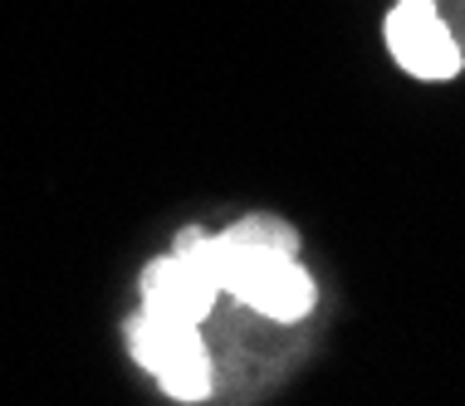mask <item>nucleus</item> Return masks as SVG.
<instances>
[{
	"mask_svg": "<svg viewBox=\"0 0 465 406\" xmlns=\"http://www.w3.org/2000/svg\"><path fill=\"white\" fill-rule=\"evenodd\" d=\"M177 250L186 260H196L201 270L216 279L221 294H231L235 303L265 313L274 323H294L304 319L319 299L309 270L299 264L294 250H274V245H255L231 231L211 235V231H182Z\"/></svg>",
	"mask_w": 465,
	"mask_h": 406,
	"instance_id": "f257e3e1",
	"label": "nucleus"
},
{
	"mask_svg": "<svg viewBox=\"0 0 465 406\" xmlns=\"http://www.w3.org/2000/svg\"><path fill=\"white\" fill-rule=\"evenodd\" d=\"M128 348L177 401H206L211 358L201 342V323L157 319V313L137 309V319H128Z\"/></svg>",
	"mask_w": 465,
	"mask_h": 406,
	"instance_id": "f03ea898",
	"label": "nucleus"
},
{
	"mask_svg": "<svg viewBox=\"0 0 465 406\" xmlns=\"http://www.w3.org/2000/svg\"><path fill=\"white\" fill-rule=\"evenodd\" d=\"M382 35H387V54H392L411 79L446 84L460 74V45H456V35L446 30L441 10H436L431 0H401V5H392L382 20Z\"/></svg>",
	"mask_w": 465,
	"mask_h": 406,
	"instance_id": "7ed1b4c3",
	"label": "nucleus"
},
{
	"mask_svg": "<svg viewBox=\"0 0 465 406\" xmlns=\"http://www.w3.org/2000/svg\"><path fill=\"white\" fill-rule=\"evenodd\" d=\"M216 279L201 270L196 260H186L182 250H172L167 260H153L143 270V313L177 323H201L216 303Z\"/></svg>",
	"mask_w": 465,
	"mask_h": 406,
	"instance_id": "20e7f679",
	"label": "nucleus"
}]
</instances>
